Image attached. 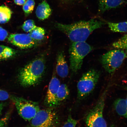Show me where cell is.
<instances>
[{
    "label": "cell",
    "mask_w": 127,
    "mask_h": 127,
    "mask_svg": "<svg viewBox=\"0 0 127 127\" xmlns=\"http://www.w3.org/2000/svg\"><path fill=\"white\" fill-rule=\"evenodd\" d=\"M52 13V9L50 5L45 0L43 1L38 5L35 12L36 17L41 20L48 18Z\"/></svg>",
    "instance_id": "obj_13"
},
{
    "label": "cell",
    "mask_w": 127,
    "mask_h": 127,
    "mask_svg": "<svg viewBox=\"0 0 127 127\" xmlns=\"http://www.w3.org/2000/svg\"><path fill=\"white\" fill-rule=\"evenodd\" d=\"M8 40L13 45L23 49L31 48L35 44L29 34H11L8 36Z\"/></svg>",
    "instance_id": "obj_9"
},
{
    "label": "cell",
    "mask_w": 127,
    "mask_h": 127,
    "mask_svg": "<svg viewBox=\"0 0 127 127\" xmlns=\"http://www.w3.org/2000/svg\"><path fill=\"white\" fill-rule=\"evenodd\" d=\"M107 24L111 31L115 32H127V21L118 23L107 22Z\"/></svg>",
    "instance_id": "obj_16"
},
{
    "label": "cell",
    "mask_w": 127,
    "mask_h": 127,
    "mask_svg": "<svg viewBox=\"0 0 127 127\" xmlns=\"http://www.w3.org/2000/svg\"><path fill=\"white\" fill-rule=\"evenodd\" d=\"M127 0H99L98 13L102 14L108 10L116 8L124 4Z\"/></svg>",
    "instance_id": "obj_11"
},
{
    "label": "cell",
    "mask_w": 127,
    "mask_h": 127,
    "mask_svg": "<svg viewBox=\"0 0 127 127\" xmlns=\"http://www.w3.org/2000/svg\"><path fill=\"white\" fill-rule=\"evenodd\" d=\"M45 66V61L42 57L36 58L26 65L19 73L18 78L20 85L26 87L37 85L44 75Z\"/></svg>",
    "instance_id": "obj_2"
},
{
    "label": "cell",
    "mask_w": 127,
    "mask_h": 127,
    "mask_svg": "<svg viewBox=\"0 0 127 127\" xmlns=\"http://www.w3.org/2000/svg\"><path fill=\"white\" fill-rule=\"evenodd\" d=\"M7 122H5L1 124L0 125V127H6L7 126Z\"/></svg>",
    "instance_id": "obj_29"
},
{
    "label": "cell",
    "mask_w": 127,
    "mask_h": 127,
    "mask_svg": "<svg viewBox=\"0 0 127 127\" xmlns=\"http://www.w3.org/2000/svg\"><path fill=\"white\" fill-rule=\"evenodd\" d=\"M105 24L101 21L93 19L80 21L70 24L57 23L55 26L66 35L73 42H84L93 31L102 27Z\"/></svg>",
    "instance_id": "obj_1"
},
{
    "label": "cell",
    "mask_w": 127,
    "mask_h": 127,
    "mask_svg": "<svg viewBox=\"0 0 127 127\" xmlns=\"http://www.w3.org/2000/svg\"><path fill=\"white\" fill-rule=\"evenodd\" d=\"M5 104L4 103H2L0 104V115H1L3 109L5 106Z\"/></svg>",
    "instance_id": "obj_28"
},
{
    "label": "cell",
    "mask_w": 127,
    "mask_h": 127,
    "mask_svg": "<svg viewBox=\"0 0 127 127\" xmlns=\"http://www.w3.org/2000/svg\"><path fill=\"white\" fill-rule=\"evenodd\" d=\"M100 73L91 69L84 73L77 84L78 98L83 100L93 91L99 80Z\"/></svg>",
    "instance_id": "obj_4"
},
{
    "label": "cell",
    "mask_w": 127,
    "mask_h": 127,
    "mask_svg": "<svg viewBox=\"0 0 127 127\" xmlns=\"http://www.w3.org/2000/svg\"><path fill=\"white\" fill-rule=\"evenodd\" d=\"M77 123V121L73 118L71 115H69L62 127H76Z\"/></svg>",
    "instance_id": "obj_23"
},
{
    "label": "cell",
    "mask_w": 127,
    "mask_h": 127,
    "mask_svg": "<svg viewBox=\"0 0 127 127\" xmlns=\"http://www.w3.org/2000/svg\"><path fill=\"white\" fill-rule=\"evenodd\" d=\"M36 26L34 20H29L26 21L22 26V28L25 32H30L35 28Z\"/></svg>",
    "instance_id": "obj_22"
},
{
    "label": "cell",
    "mask_w": 127,
    "mask_h": 127,
    "mask_svg": "<svg viewBox=\"0 0 127 127\" xmlns=\"http://www.w3.org/2000/svg\"><path fill=\"white\" fill-rule=\"evenodd\" d=\"M35 2L34 0H27L23 5V9L26 17H27L34 10Z\"/></svg>",
    "instance_id": "obj_20"
},
{
    "label": "cell",
    "mask_w": 127,
    "mask_h": 127,
    "mask_svg": "<svg viewBox=\"0 0 127 127\" xmlns=\"http://www.w3.org/2000/svg\"><path fill=\"white\" fill-rule=\"evenodd\" d=\"M110 127H114V125H112V126H111Z\"/></svg>",
    "instance_id": "obj_32"
},
{
    "label": "cell",
    "mask_w": 127,
    "mask_h": 127,
    "mask_svg": "<svg viewBox=\"0 0 127 127\" xmlns=\"http://www.w3.org/2000/svg\"><path fill=\"white\" fill-rule=\"evenodd\" d=\"M69 94V90L66 84H62L60 85L56 96L57 106L67 98Z\"/></svg>",
    "instance_id": "obj_15"
},
{
    "label": "cell",
    "mask_w": 127,
    "mask_h": 127,
    "mask_svg": "<svg viewBox=\"0 0 127 127\" xmlns=\"http://www.w3.org/2000/svg\"><path fill=\"white\" fill-rule=\"evenodd\" d=\"M126 57V53L121 49L111 50L101 56V64L107 72L112 74L121 65Z\"/></svg>",
    "instance_id": "obj_7"
},
{
    "label": "cell",
    "mask_w": 127,
    "mask_h": 127,
    "mask_svg": "<svg viewBox=\"0 0 127 127\" xmlns=\"http://www.w3.org/2000/svg\"><path fill=\"white\" fill-rule=\"evenodd\" d=\"M107 88L103 92L94 107L87 114L85 121L88 127H107V123L103 117V112Z\"/></svg>",
    "instance_id": "obj_5"
},
{
    "label": "cell",
    "mask_w": 127,
    "mask_h": 127,
    "mask_svg": "<svg viewBox=\"0 0 127 127\" xmlns=\"http://www.w3.org/2000/svg\"><path fill=\"white\" fill-rule=\"evenodd\" d=\"M15 3L18 5H23L26 2V0H14Z\"/></svg>",
    "instance_id": "obj_26"
},
{
    "label": "cell",
    "mask_w": 127,
    "mask_h": 127,
    "mask_svg": "<svg viewBox=\"0 0 127 127\" xmlns=\"http://www.w3.org/2000/svg\"><path fill=\"white\" fill-rule=\"evenodd\" d=\"M56 71L60 77L64 78L69 74V68L63 52H60L57 57Z\"/></svg>",
    "instance_id": "obj_12"
},
{
    "label": "cell",
    "mask_w": 127,
    "mask_h": 127,
    "mask_svg": "<svg viewBox=\"0 0 127 127\" xmlns=\"http://www.w3.org/2000/svg\"><path fill=\"white\" fill-rule=\"evenodd\" d=\"M65 0L67 1H73L75 0Z\"/></svg>",
    "instance_id": "obj_30"
},
{
    "label": "cell",
    "mask_w": 127,
    "mask_h": 127,
    "mask_svg": "<svg viewBox=\"0 0 127 127\" xmlns=\"http://www.w3.org/2000/svg\"><path fill=\"white\" fill-rule=\"evenodd\" d=\"M8 36L7 32L0 26V41H4L7 38Z\"/></svg>",
    "instance_id": "obj_24"
},
{
    "label": "cell",
    "mask_w": 127,
    "mask_h": 127,
    "mask_svg": "<svg viewBox=\"0 0 127 127\" xmlns=\"http://www.w3.org/2000/svg\"><path fill=\"white\" fill-rule=\"evenodd\" d=\"M9 94L4 90L0 89V101H5L8 99Z\"/></svg>",
    "instance_id": "obj_25"
},
{
    "label": "cell",
    "mask_w": 127,
    "mask_h": 127,
    "mask_svg": "<svg viewBox=\"0 0 127 127\" xmlns=\"http://www.w3.org/2000/svg\"><path fill=\"white\" fill-rule=\"evenodd\" d=\"M9 117L8 115H7L5 117L1 119L0 120V125L1 124L3 123H5V122H7L8 119Z\"/></svg>",
    "instance_id": "obj_27"
},
{
    "label": "cell",
    "mask_w": 127,
    "mask_h": 127,
    "mask_svg": "<svg viewBox=\"0 0 127 127\" xmlns=\"http://www.w3.org/2000/svg\"><path fill=\"white\" fill-rule=\"evenodd\" d=\"M116 112L121 116L127 118V104L126 100L119 98L116 100L114 104Z\"/></svg>",
    "instance_id": "obj_14"
},
{
    "label": "cell",
    "mask_w": 127,
    "mask_h": 127,
    "mask_svg": "<svg viewBox=\"0 0 127 127\" xmlns=\"http://www.w3.org/2000/svg\"><path fill=\"white\" fill-rule=\"evenodd\" d=\"M93 49L91 46L85 42L72 43L69 50L71 71L76 72L81 69L84 58Z\"/></svg>",
    "instance_id": "obj_3"
},
{
    "label": "cell",
    "mask_w": 127,
    "mask_h": 127,
    "mask_svg": "<svg viewBox=\"0 0 127 127\" xmlns=\"http://www.w3.org/2000/svg\"><path fill=\"white\" fill-rule=\"evenodd\" d=\"M45 34L44 28L36 26L29 34L34 40H41L44 38Z\"/></svg>",
    "instance_id": "obj_19"
},
{
    "label": "cell",
    "mask_w": 127,
    "mask_h": 127,
    "mask_svg": "<svg viewBox=\"0 0 127 127\" xmlns=\"http://www.w3.org/2000/svg\"><path fill=\"white\" fill-rule=\"evenodd\" d=\"M125 100H126V102H127V96H126V99Z\"/></svg>",
    "instance_id": "obj_31"
},
{
    "label": "cell",
    "mask_w": 127,
    "mask_h": 127,
    "mask_svg": "<svg viewBox=\"0 0 127 127\" xmlns=\"http://www.w3.org/2000/svg\"><path fill=\"white\" fill-rule=\"evenodd\" d=\"M40 109L31 121V127H57L59 119L56 112L52 109Z\"/></svg>",
    "instance_id": "obj_6"
},
{
    "label": "cell",
    "mask_w": 127,
    "mask_h": 127,
    "mask_svg": "<svg viewBox=\"0 0 127 127\" xmlns=\"http://www.w3.org/2000/svg\"><path fill=\"white\" fill-rule=\"evenodd\" d=\"M11 99L19 115L25 120L31 121L40 109L38 104L36 102L14 96Z\"/></svg>",
    "instance_id": "obj_8"
},
{
    "label": "cell",
    "mask_w": 127,
    "mask_h": 127,
    "mask_svg": "<svg viewBox=\"0 0 127 127\" xmlns=\"http://www.w3.org/2000/svg\"></svg>",
    "instance_id": "obj_33"
},
{
    "label": "cell",
    "mask_w": 127,
    "mask_h": 127,
    "mask_svg": "<svg viewBox=\"0 0 127 127\" xmlns=\"http://www.w3.org/2000/svg\"><path fill=\"white\" fill-rule=\"evenodd\" d=\"M12 12L7 6H0V24L7 23L10 20Z\"/></svg>",
    "instance_id": "obj_17"
},
{
    "label": "cell",
    "mask_w": 127,
    "mask_h": 127,
    "mask_svg": "<svg viewBox=\"0 0 127 127\" xmlns=\"http://www.w3.org/2000/svg\"><path fill=\"white\" fill-rule=\"evenodd\" d=\"M113 46L117 49H124L127 48V34L125 35L117 41L114 43Z\"/></svg>",
    "instance_id": "obj_21"
},
{
    "label": "cell",
    "mask_w": 127,
    "mask_h": 127,
    "mask_svg": "<svg viewBox=\"0 0 127 127\" xmlns=\"http://www.w3.org/2000/svg\"><path fill=\"white\" fill-rule=\"evenodd\" d=\"M60 85L59 79L55 76L52 77L49 83L45 98V103L47 107L53 108L57 106L56 96Z\"/></svg>",
    "instance_id": "obj_10"
},
{
    "label": "cell",
    "mask_w": 127,
    "mask_h": 127,
    "mask_svg": "<svg viewBox=\"0 0 127 127\" xmlns=\"http://www.w3.org/2000/svg\"><path fill=\"white\" fill-rule=\"evenodd\" d=\"M15 51L10 47L0 45V61L8 59L15 54Z\"/></svg>",
    "instance_id": "obj_18"
}]
</instances>
